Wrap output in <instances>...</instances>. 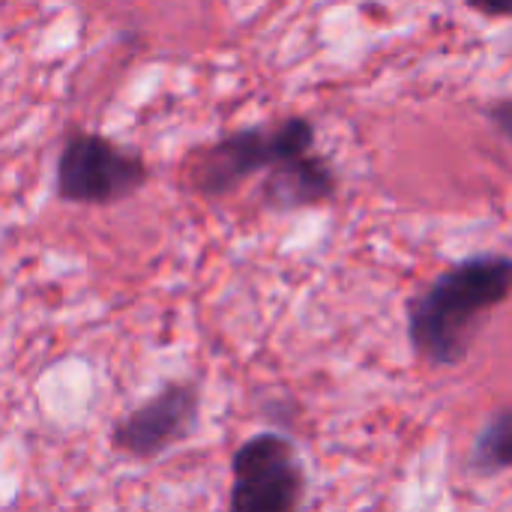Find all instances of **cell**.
I'll return each instance as SVG.
<instances>
[{"label": "cell", "instance_id": "obj_1", "mask_svg": "<svg viewBox=\"0 0 512 512\" xmlns=\"http://www.w3.org/2000/svg\"><path fill=\"white\" fill-rule=\"evenodd\" d=\"M512 294V258L477 255L441 273L408 303L414 351L435 366H456L471 348L480 318Z\"/></svg>", "mask_w": 512, "mask_h": 512}, {"label": "cell", "instance_id": "obj_2", "mask_svg": "<svg viewBox=\"0 0 512 512\" xmlns=\"http://www.w3.org/2000/svg\"><path fill=\"white\" fill-rule=\"evenodd\" d=\"M315 150V126L306 117H288L276 126H249L189 156L186 183L192 192L219 198L258 171L282 159Z\"/></svg>", "mask_w": 512, "mask_h": 512}, {"label": "cell", "instance_id": "obj_3", "mask_svg": "<svg viewBox=\"0 0 512 512\" xmlns=\"http://www.w3.org/2000/svg\"><path fill=\"white\" fill-rule=\"evenodd\" d=\"M150 180L138 150L114 144L99 132H72L57 156V198L66 204L108 207L132 198Z\"/></svg>", "mask_w": 512, "mask_h": 512}, {"label": "cell", "instance_id": "obj_4", "mask_svg": "<svg viewBox=\"0 0 512 512\" xmlns=\"http://www.w3.org/2000/svg\"><path fill=\"white\" fill-rule=\"evenodd\" d=\"M306 474L294 444L276 432L249 438L231 459V510L291 512L303 504Z\"/></svg>", "mask_w": 512, "mask_h": 512}, {"label": "cell", "instance_id": "obj_5", "mask_svg": "<svg viewBox=\"0 0 512 512\" xmlns=\"http://www.w3.org/2000/svg\"><path fill=\"white\" fill-rule=\"evenodd\" d=\"M201 417V393L195 384H165L153 399L129 411L111 429V447L132 459H156L189 441Z\"/></svg>", "mask_w": 512, "mask_h": 512}, {"label": "cell", "instance_id": "obj_6", "mask_svg": "<svg viewBox=\"0 0 512 512\" xmlns=\"http://www.w3.org/2000/svg\"><path fill=\"white\" fill-rule=\"evenodd\" d=\"M336 195V171L327 159L309 153L291 156L267 168V177L261 183V201L264 207L276 213H291L300 207L324 204Z\"/></svg>", "mask_w": 512, "mask_h": 512}, {"label": "cell", "instance_id": "obj_7", "mask_svg": "<svg viewBox=\"0 0 512 512\" xmlns=\"http://www.w3.org/2000/svg\"><path fill=\"white\" fill-rule=\"evenodd\" d=\"M471 465L483 474L512 468V411H498L477 435Z\"/></svg>", "mask_w": 512, "mask_h": 512}, {"label": "cell", "instance_id": "obj_8", "mask_svg": "<svg viewBox=\"0 0 512 512\" xmlns=\"http://www.w3.org/2000/svg\"><path fill=\"white\" fill-rule=\"evenodd\" d=\"M489 120L498 126V132L512 144V99L495 102V105L489 108Z\"/></svg>", "mask_w": 512, "mask_h": 512}, {"label": "cell", "instance_id": "obj_9", "mask_svg": "<svg viewBox=\"0 0 512 512\" xmlns=\"http://www.w3.org/2000/svg\"><path fill=\"white\" fill-rule=\"evenodd\" d=\"M465 3L474 6L477 12H486V15L512 18V0H465Z\"/></svg>", "mask_w": 512, "mask_h": 512}]
</instances>
